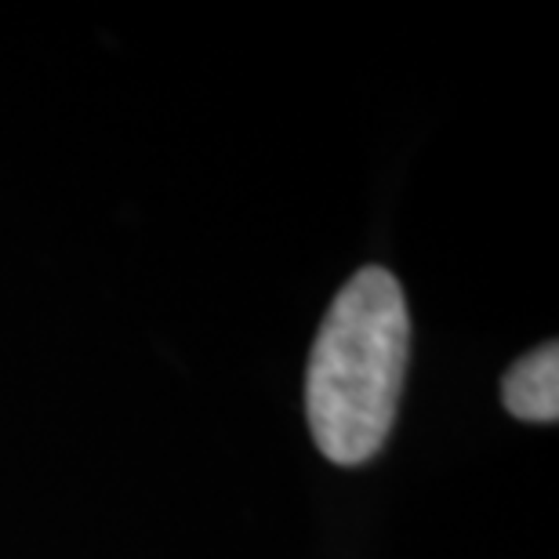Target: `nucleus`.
I'll use <instances>...</instances> for the list:
<instances>
[{
  "mask_svg": "<svg viewBox=\"0 0 559 559\" xmlns=\"http://www.w3.org/2000/svg\"><path fill=\"white\" fill-rule=\"evenodd\" d=\"M506 411L523 421H556L559 418V345L549 342L520 364L509 367L501 382Z\"/></svg>",
  "mask_w": 559,
  "mask_h": 559,
  "instance_id": "2",
  "label": "nucleus"
},
{
  "mask_svg": "<svg viewBox=\"0 0 559 559\" xmlns=\"http://www.w3.org/2000/svg\"><path fill=\"white\" fill-rule=\"evenodd\" d=\"M411 320L396 276L367 265L331 301L309 353L306 415L331 462L360 465L393 429Z\"/></svg>",
  "mask_w": 559,
  "mask_h": 559,
  "instance_id": "1",
  "label": "nucleus"
}]
</instances>
